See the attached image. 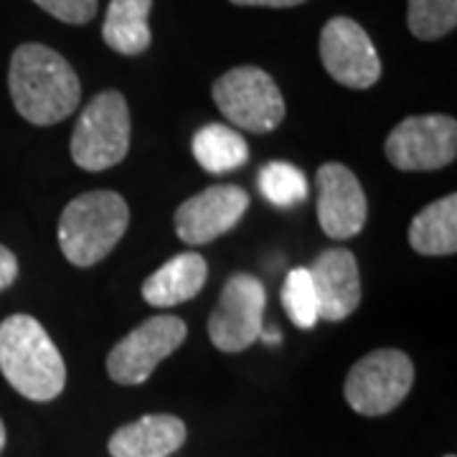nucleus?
Here are the masks:
<instances>
[{
  "label": "nucleus",
  "instance_id": "obj_10",
  "mask_svg": "<svg viewBox=\"0 0 457 457\" xmlns=\"http://www.w3.org/2000/svg\"><path fill=\"white\" fill-rule=\"evenodd\" d=\"M320 62L348 89H369L381 79V59L371 36L353 18L336 16L320 31Z\"/></svg>",
  "mask_w": 457,
  "mask_h": 457
},
{
  "label": "nucleus",
  "instance_id": "obj_21",
  "mask_svg": "<svg viewBox=\"0 0 457 457\" xmlns=\"http://www.w3.org/2000/svg\"><path fill=\"white\" fill-rule=\"evenodd\" d=\"M282 305H285L287 318L303 330H308L320 320L318 293H315L308 267H295L287 272L285 285H282Z\"/></svg>",
  "mask_w": 457,
  "mask_h": 457
},
{
  "label": "nucleus",
  "instance_id": "obj_4",
  "mask_svg": "<svg viewBox=\"0 0 457 457\" xmlns=\"http://www.w3.org/2000/svg\"><path fill=\"white\" fill-rule=\"evenodd\" d=\"M130 150V110L120 92H102L79 114L71 132V158L82 170L99 173L122 163Z\"/></svg>",
  "mask_w": 457,
  "mask_h": 457
},
{
  "label": "nucleus",
  "instance_id": "obj_23",
  "mask_svg": "<svg viewBox=\"0 0 457 457\" xmlns=\"http://www.w3.org/2000/svg\"><path fill=\"white\" fill-rule=\"evenodd\" d=\"M18 278V260L8 246L0 245V290L11 287Z\"/></svg>",
  "mask_w": 457,
  "mask_h": 457
},
{
  "label": "nucleus",
  "instance_id": "obj_25",
  "mask_svg": "<svg viewBox=\"0 0 457 457\" xmlns=\"http://www.w3.org/2000/svg\"><path fill=\"white\" fill-rule=\"evenodd\" d=\"M260 341L270 343V345H275V343L282 341V333H279L275 326H267V323H264V326H262V330H260Z\"/></svg>",
  "mask_w": 457,
  "mask_h": 457
},
{
  "label": "nucleus",
  "instance_id": "obj_9",
  "mask_svg": "<svg viewBox=\"0 0 457 457\" xmlns=\"http://www.w3.org/2000/svg\"><path fill=\"white\" fill-rule=\"evenodd\" d=\"M386 161L407 173L440 170L457 155V122L447 114H417L402 120L384 143Z\"/></svg>",
  "mask_w": 457,
  "mask_h": 457
},
{
  "label": "nucleus",
  "instance_id": "obj_26",
  "mask_svg": "<svg viewBox=\"0 0 457 457\" xmlns=\"http://www.w3.org/2000/svg\"><path fill=\"white\" fill-rule=\"evenodd\" d=\"M3 447H5V425L0 420V455H3Z\"/></svg>",
  "mask_w": 457,
  "mask_h": 457
},
{
  "label": "nucleus",
  "instance_id": "obj_22",
  "mask_svg": "<svg viewBox=\"0 0 457 457\" xmlns=\"http://www.w3.org/2000/svg\"><path fill=\"white\" fill-rule=\"evenodd\" d=\"M33 3L69 26H84L97 16V0H33Z\"/></svg>",
  "mask_w": 457,
  "mask_h": 457
},
{
  "label": "nucleus",
  "instance_id": "obj_16",
  "mask_svg": "<svg viewBox=\"0 0 457 457\" xmlns=\"http://www.w3.org/2000/svg\"><path fill=\"white\" fill-rule=\"evenodd\" d=\"M153 0H110L102 26L104 44L122 56H140L150 49V26L147 18Z\"/></svg>",
  "mask_w": 457,
  "mask_h": 457
},
{
  "label": "nucleus",
  "instance_id": "obj_2",
  "mask_svg": "<svg viewBox=\"0 0 457 457\" xmlns=\"http://www.w3.org/2000/svg\"><path fill=\"white\" fill-rule=\"evenodd\" d=\"M0 374L31 402H51L66 386V363L56 343L46 328L23 312L0 323Z\"/></svg>",
  "mask_w": 457,
  "mask_h": 457
},
{
  "label": "nucleus",
  "instance_id": "obj_18",
  "mask_svg": "<svg viewBox=\"0 0 457 457\" xmlns=\"http://www.w3.org/2000/svg\"><path fill=\"white\" fill-rule=\"evenodd\" d=\"M194 158L196 163L213 176H221L228 170H237L249 161V145L246 140L228 125H206L194 135Z\"/></svg>",
  "mask_w": 457,
  "mask_h": 457
},
{
  "label": "nucleus",
  "instance_id": "obj_19",
  "mask_svg": "<svg viewBox=\"0 0 457 457\" xmlns=\"http://www.w3.org/2000/svg\"><path fill=\"white\" fill-rule=\"evenodd\" d=\"M260 191L272 206H295L308 198V179L297 165L287 161H272L260 170Z\"/></svg>",
  "mask_w": 457,
  "mask_h": 457
},
{
  "label": "nucleus",
  "instance_id": "obj_27",
  "mask_svg": "<svg viewBox=\"0 0 457 457\" xmlns=\"http://www.w3.org/2000/svg\"><path fill=\"white\" fill-rule=\"evenodd\" d=\"M445 457H455V455H445Z\"/></svg>",
  "mask_w": 457,
  "mask_h": 457
},
{
  "label": "nucleus",
  "instance_id": "obj_14",
  "mask_svg": "<svg viewBox=\"0 0 457 457\" xmlns=\"http://www.w3.org/2000/svg\"><path fill=\"white\" fill-rule=\"evenodd\" d=\"M186 442V425L173 414H145L110 437L112 457H168Z\"/></svg>",
  "mask_w": 457,
  "mask_h": 457
},
{
  "label": "nucleus",
  "instance_id": "obj_13",
  "mask_svg": "<svg viewBox=\"0 0 457 457\" xmlns=\"http://www.w3.org/2000/svg\"><path fill=\"white\" fill-rule=\"evenodd\" d=\"M320 320L338 323L345 320L361 303V272L356 257L348 249H326L308 267Z\"/></svg>",
  "mask_w": 457,
  "mask_h": 457
},
{
  "label": "nucleus",
  "instance_id": "obj_17",
  "mask_svg": "<svg viewBox=\"0 0 457 457\" xmlns=\"http://www.w3.org/2000/svg\"><path fill=\"white\" fill-rule=\"evenodd\" d=\"M409 245L425 257H447L457 252V196L425 206L409 227Z\"/></svg>",
  "mask_w": 457,
  "mask_h": 457
},
{
  "label": "nucleus",
  "instance_id": "obj_7",
  "mask_svg": "<svg viewBox=\"0 0 457 457\" xmlns=\"http://www.w3.org/2000/svg\"><path fill=\"white\" fill-rule=\"evenodd\" d=\"M188 336V326L176 315H155L130 330L107 356V374L114 384H145L170 353H176Z\"/></svg>",
  "mask_w": 457,
  "mask_h": 457
},
{
  "label": "nucleus",
  "instance_id": "obj_3",
  "mask_svg": "<svg viewBox=\"0 0 457 457\" xmlns=\"http://www.w3.org/2000/svg\"><path fill=\"white\" fill-rule=\"evenodd\" d=\"M130 224L128 201L114 191H89L66 204L59 246L74 267H92L112 252Z\"/></svg>",
  "mask_w": 457,
  "mask_h": 457
},
{
  "label": "nucleus",
  "instance_id": "obj_6",
  "mask_svg": "<svg viewBox=\"0 0 457 457\" xmlns=\"http://www.w3.org/2000/svg\"><path fill=\"white\" fill-rule=\"evenodd\" d=\"M414 384V363L399 348H378L353 363L343 396L363 417H381L399 407Z\"/></svg>",
  "mask_w": 457,
  "mask_h": 457
},
{
  "label": "nucleus",
  "instance_id": "obj_24",
  "mask_svg": "<svg viewBox=\"0 0 457 457\" xmlns=\"http://www.w3.org/2000/svg\"><path fill=\"white\" fill-rule=\"evenodd\" d=\"M234 5H257V8H295L308 0H228Z\"/></svg>",
  "mask_w": 457,
  "mask_h": 457
},
{
  "label": "nucleus",
  "instance_id": "obj_8",
  "mask_svg": "<svg viewBox=\"0 0 457 457\" xmlns=\"http://www.w3.org/2000/svg\"><path fill=\"white\" fill-rule=\"evenodd\" d=\"M267 290L254 275H231L209 318V338L224 353H239L260 341Z\"/></svg>",
  "mask_w": 457,
  "mask_h": 457
},
{
  "label": "nucleus",
  "instance_id": "obj_15",
  "mask_svg": "<svg viewBox=\"0 0 457 457\" xmlns=\"http://www.w3.org/2000/svg\"><path fill=\"white\" fill-rule=\"evenodd\" d=\"M209 278V264L196 252L176 254L143 282V300L153 308H173L194 300Z\"/></svg>",
  "mask_w": 457,
  "mask_h": 457
},
{
  "label": "nucleus",
  "instance_id": "obj_5",
  "mask_svg": "<svg viewBox=\"0 0 457 457\" xmlns=\"http://www.w3.org/2000/svg\"><path fill=\"white\" fill-rule=\"evenodd\" d=\"M213 102L234 128L254 135L278 130L285 120V97L260 66H237L213 82Z\"/></svg>",
  "mask_w": 457,
  "mask_h": 457
},
{
  "label": "nucleus",
  "instance_id": "obj_12",
  "mask_svg": "<svg viewBox=\"0 0 457 457\" xmlns=\"http://www.w3.org/2000/svg\"><path fill=\"white\" fill-rule=\"evenodd\" d=\"M318 221L330 239H351L366 227L369 204L361 180L343 163L318 168Z\"/></svg>",
  "mask_w": 457,
  "mask_h": 457
},
{
  "label": "nucleus",
  "instance_id": "obj_1",
  "mask_svg": "<svg viewBox=\"0 0 457 457\" xmlns=\"http://www.w3.org/2000/svg\"><path fill=\"white\" fill-rule=\"evenodd\" d=\"M8 89L16 112L38 128H49L77 112L82 84L59 51L44 44H23L11 56Z\"/></svg>",
  "mask_w": 457,
  "mask_h": 457
},
{
  "label": "nucleus",
  "instance_id": "obj_11",
  "mask_svg": "<svg viewBox=\"0 0 457 457\" xmlns=\"http://www.w3.org/2000/svg\"><path fill=\"white\" fill-rule=\"evenodd\" d=\"M249 209V194L239 186L219 183L183 201L176 212V234L186 245H212L234 228Z\"/></svg>",
  "mask_w": 457,
  "mask_h": 457
},
{
  "label": "nucleus",
  "instance_id": "obj_20",
  "mask_svg": "<svg viewBox=\"0 0 457 457\" xmlns=\"http://www.w3.org/2000/svg\"><path fill=\"white\" fill-rule=\"evenodd\" d=\"M409 31L420 41H437L457 26V0H409Z\"/></svg>",
  "mask_w": 457,
  "mask_h": 457
}]
</instances>
